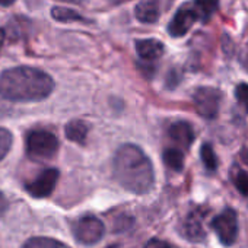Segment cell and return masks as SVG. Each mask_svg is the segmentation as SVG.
I'll list each match as a JSON object with an SVG mask.
<instances>
[{
  "mask_svg": "<svg viewBox=\"0 0 248 248\" xmlns=\"http://www.w3.org/2000/svg\"><path fill=\"white\" fill-rule=\"evenodd\" d=\"M54 89L51 76L46 72L19 66L0 75V95L12 102H37L46 99Z\"/></svg>",
  "mask_w": 248,
  "mask_h": 248,
  "instance_id": "6da1fadb",
  "label": "cell"
},
{
  "mask_svg": "<svg viewBox=\"0 0 248 248\" xmlns=\"http://www.w3.org/2000/svg\"><path fill=\"white\" fill-rule=\"evenodd\" d=\"M115 180L135 194L148 193L155 183L149 158L135 145H123L114 156Z\"/></svg>",
  "mask_w": 248,
  "mask_h": 248,
  "instance_id": "7a4b0ae2",
  "label": "cell"
},
{
  "mask_svg": "<svg viewBox=\"0 0 248 248\" xmlns=\"http://www.w3.org/2000/svg\"><path fill=\"white\" fill-rule=\"evenodd\" d=\"M27 154L32 161H48L54 158L59 151L57 138L47 130H34L27 136Z\"/></svg>",
  "mask_w": 248,
  "mask_h": 248,
  "instance_id": "3957f363",
  "label": "cell"
},
{
  "mask_svg": "<svg viewBox=\"0 0 248 248\" xmlns=\"http://www.w3.org/2000/svg\"><path fill=\"white\" fill-rule=\"evenodd\" d=\"M194 107L197 112L207 120H212L217 115L219 107L222 102V92L216 88L210 86H202L197 88L193 95Z\"/></svg>",
  "mask_w": 248,
  "mask_h": 248,
  "instance_id": "277c9868",
  "label": "cell"
},
{
  "mask_svg": "<svg viewBox=\"0 0 248 248\" xmlns=\"http://www.w3.org/2000/svg\"><path fill=\"white\" fill-rule=\"evenodd\" d=\"M105 226L95 216H83L73 225V235L83 245H93L104 236Z\"/></svg>",
  "mask_w": 248,
  "mask_h": 248,
  "instance_id": "5b68a950",
  "label": "cell"
},
{
  "mask_svg": "<svg viewBox=\"0 0 248 248\" xmlns=\"http://www.w3.org/2000/svg\"><path fill=\"white\" fill-rule=\"evenodd\" d=\"M212 228L223 245H232L238 235V217L232 209L223 210L212 220Z\"/></svg>",
  "mask_w": 248,
  "mask_h": 248,
  "instance_id": "8992f818",
  "label": "cell"
},
{
  "mask_svg": "<svg viewBox=\"0 0 248 248\" xmlns=\"http://www.w3.org/2000/svg\"><path fill=\"white\" fill-rule=\"evenodd\" d=\"M197 21H200V15H199L197 9L194 8L193 2L190 5L187 3L178 9V12L170 22L168 31L172 37H183L188 32V30Z\"/></svg>",
  "mask_w": 248,
  "mask_h": 248,
  "instance_id": "52a82bcc",
  "label": "cell"
},
{
  "mask_svg": "<svg viewBox=\"0 0 248 248\" xmlns=\"http://www.w3.org/2000/svg\"><path fill=\"white\" fill-rule=\"evenodd\" d=\"M59 180V171L54 168H48L44 170L37 178H34L31 183L27 184V191L37 199H43V197H48Z\"/></svg>",
  "mask_w": 248,
  "mask_h": 248,
  "instance_id": "ba28073f",
  "label": "cell"
},
{
  "mask_svg": "<svg viewBox=\"0 0 248 248\" xmlns=\"http://www.w3.org/2000/svg\"><path fill=\"white\" fill-rule=\"evenodd\" d=\"M204 216H206V212L202 209H197L187 216V219L183 225V233L186 238H188L191 241H202L206 236Z\"/></svg>",
  "mask_w": 248,
  "mask_h": 248,
  "instance_id": "9c48e42d",
  "label": "cell"
},
{
  "mask_svg": "<svg viewBox=\"0 0 248 248\" xmlns=\"http://www.w3.org/2000/svg\"><path fill=\"white\" fill-rule=\"evenodd\" d=\"M170 138L184 149H188L194 142V132L187 121H175L170 127Z\"/></svg>",
  "mask_w": 248,
  "mask_h": 248,
  "instance_id": "30bf717a",
  "label": "cell"
},
{
  "mask_svg": "<svg viewBox=\"0 0 248 248\" xmlns=\"http://www.w3.org/2000/svg\"><path fill=\"white\" fill-rule=\"evenodd\" d=\"M136 51H138L140 59H143L146 62H152V60L159 59L164 54L165 47L161 41L154 40V38H148V40L136 41Z\"/></svg>",
  "mask_w": 248,
  "mask_h": 248,
  "instance_id": "8fae6325",
  "label": "cell"
},
{
  "mask_svg": "<svg viewBox=\"0 0 248 248\" xmlns=\"http://www.w3.org/2000/svg\"><path fill=\"white\" fill-rule=\"evenodd\" d=\"M159 0H143L135 9L136 18L143 24L156 22L159 18Z\"/></svg>",
  "mask_w": 248,
  "mask_h": 248,
  "instance_id": "7c38bea8",
  "label": "cell"
},
{
  "mask_svg": "<svg viewBox=\"0 0 248 248\" xmlns=\"http://www.w3.org/2000/svg\"><path fill=\"white\" fill-rule=\"evenodd\" d=\"M88 132H89V127L88 124L82 120H73L70 121L66 129H64V133H66V138L72 142H76V143H85L86 140V136H88Z\"/></svg>",
  "mask_w": 248,
  "mask_h": 248,
  "instance_id": "4fadbf2b",
  "label": "cell"
},
{
  "mask_svg": "<svg viewBox=\"0 0 248 248\" xmlns=\"http://www.w3.org/2000/svg\"><path fill=\"white\" fill-rule=\"evenodd\" d=\"M193 5L200 15V21L206 22L216 12L219 0H193Z\"/></svg>",
  "mask_w": 248,
  "mask_h": 248,
  "instance_id": "5bb4252c",
  "label": "cell"
},
{
  "mask_svg": "<svg viewBox=\"0 0 248 248\" xmlns=\"http://www.w3.org/2000/svg\"><path fill=\"white\" fill-rule=\"evenodd\" d=\"M22 248H70L69 245L53 239V238H46V236H35L28 239Z\"/></svg>",
  "mask_w": 248,
  "mask_h": 248,
  "instance_id": "9a60e30c",
  "label": "cell"
},
{
  "mask_svg": "<svg viewBox=\"0 0 248 248\" xmlns=\"http://www.w3.org/2000/svg\"><path fill=\"white\" fill-rule=\"evenodd\" d=\"M164 162L167 164L168 168H171L172 171H181L184 168V155L181 151L178 149H172L168 148L164 152Z\"/></svg>",
  "mask_w": 248,
  "mask_h": 248,
  "instance_id": "2e32d148",
  "label": "cell"
},
{
  "mask_svg": "<svg viewBox=\"0 0 248 248\" xmlns=\"http://www.w3.org/2000/svg\"><path fill=\"white\" fill-rule=\"evenodd\" d=\"M51 16L59 21V22H75V21H85L83 16H80L78 12L66 8H53L51 9Z\"/></svg>",
  "mask_w": 248,
  "mask_h": 248,
  "instance_id": "e0dca14e",
  "label": "cell"
},
{
  "mask_svg": "<svg viewBox=\"0 0 248 248\" xmlns=\"http://www.w3.org/2000/svg\"><path fill=\"white\" fill-rule=\"evenodd\" d=\"M200 156H202V161H203L204 167L209 171H215L217 168V158H216V154H215V151H213V148L210 145L206 143V145L202 146Z\"/></svg>",
  "mask_w": 248,
  "mask_h": 248,
  "instance_id": "ac0fdd59",
  "label": "cell"
},
{
  "mask_svg": "<svg viewBox=\"0 0 248 248\" xmlns=\"http://www.w3.org/2000/svg\"><path fill=\"white\" fill-rule=\"evenodd\" d=\"M232 181L241 194L248 196V172H245L239 168H235L232 172Z\"/></svg>",
  "mask_w": 248,
  "mask_h": 248,
  "instance_id": "d6986e66",
  "label": "cell"
},
{
  "mask_svg": "<svg viewBox=\"0 0 248 248\" xmlns=\"http://www.w3.org/2000/svg\"><path fill=\"white\" fill-rule=\"evenodd\" d=\"M12 146V133L8 129L0 127V161H2Z\"/></svg>",
  "mask_w": 248,
  "mask_h": 248,
  "instance_id": "ffe728a7",
  "label": "cell"
},
{
  "mask_svg": "<svg viewBox=\"0 0 248 248\" xmlns=\"http://www.w3.org/2000/svg\"><path fill=\"white\" fill-rule=\"evenodd\" d=\"M235 95L238 102L245 108V111L248 112V85L247 83H241L236 86L235 89Z\"/></svg>",
  "mask_w": 248,
  "mask_h": 248,
  "instance_id": "44dd1931",
  "label": "cell"
},
{
  "mask_svg": "<svg viewBox=\"0 0 248 248\" xmlns=\"http://www.w3.org/2000/svg\"><path fill=\"white\" fill-rule=\"evenodd\" d=\"M143 248H171V245L168 244V242H165V241H162V239H151Z\"/></svg>",
  "mask_w": 248,
  "mask_h": 248,
  "instance_id": "7402d4cb",
  "label": "cell"
},
{
  "mask_svg": "<svg viewBox=\"0 0 248 248\" xmlns=\"http://www.w3.org/2000/svg\"><path fill=\"white\" fill-rule=\"evenodd\" d=\"M6 199H5V196L2 194V193H0V216H2L3 215V212L6 210Z\"/></svg>",
  "mask_w": 248,
  "mask_h": 248,
  "instance_id": "603a6c76",
  "label": "cell"
},
{
  "mask_svg": "<svg viewBox=\"0 0 248 248\" xmlns=\"http://www.w3.org/2000/svg\"><path fill=\"white\" fill-rule=\"evenodd\" d=\"M15 3V0H0V5L2 6H11Z\"/></svg>",
  "mask_w": 248,
  "mask_h": 248,
  "instance_id": "cb8c5ba5",
  "label": "cell"
},
{
  "mask_svg": "<svg viewBox=\"0 0 248 248\" xmlns=\"http://www.w3.org/2000/svg\"><path fill=\"white\" fill-rule=\"evenodd\" d=\"M5 31L0 28V48H2V46H3V43H5Z\"/></svg>",
  "mask_w": 248,
  "mask_h": 248,
  "instance_id": "d4e9b609",
  "label": "cell"
},
{
  "mask_svg": "<svg viewBox=\"0 0 248 248\" xmlns=\"http://www.w3.org/2000/svg\"><path fill=\"white\" fill-rule=\"evenodd\" d=\"M247 64H248V56H247Z\"/></svg>",
  "mask_w": 248,
  "mask_h": 248,
  "instance_id": "484cf974",
  "label": "cell"
}]
</instances>
